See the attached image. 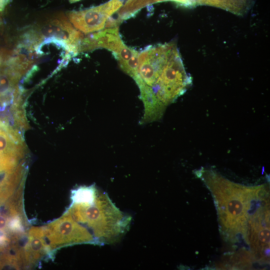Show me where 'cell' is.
<instances>
[{
	"instance_id": "obj_3",
	"label": "cell",
	"mask_w": 270,
	"mask_h": 270,
	"mask_svg": "<svg viewBox=\"0 0 270 270\" xmlns=\"http://www.w3.org/2000/svg\"><path fill=\"white\" fill-rule=\"evenodd\" d=\"M50 250L79 244H96L90 231L66 212L61 218L42 228Z\"/></svg>"
},
{
	"instance_id": "obj_9",
	"label": "cell",
	"mask_w": 270,
	"mask_h": 270,
	"mask_svg": "<svg viewBox=\"0 0 270 270\" xmlns=\"http://www.w3.org/2000/svg\"><path fill=\"white\" fill-rule=\"evenodd\" d=\"M175 2L184 6H195L194 0H170Z\"/></svg>"
},
{
	"instance_id": "obj_2",
	"label": "cell",
	"mask_w": 270,
	"mask_h": 270,
	"mask_svg": "<svg viewBox=\"0 0 270 270\" xmlns=\"http://www.w3.org/2000/svg\"><path fill=\"white\" fill-rule=\"evenodd\" d=\"M72 202L67 212L91 230L97 244L113 242L127 230L130 217L122 212L108 194L94 187L80 188L72 192Z\"/></svg>"
},
{
	"instance_id": "obj_10",
	"label": "cell",
	"mask_w": 270,
	"mask_h": 270,
	"mask_svg": "<svg viewBox=\"0 0 270 270\" xmlns=\"http://www.w3.org/2000/svg\"><path fill=\"white\" fill-rule=\"evenodd\" d=\"M70 0V3H73V2H75L80 1V0Z\"/></svg>"
},
{
	"instance_id": "obj_1",
	"label": "cell",
	"mask_w": 270,
	"mask_h": 270,
	"mask_svg": "<svg viewBox=\"0 0 270 270\" xmlns=\"http://www.w3.org/2000/svg\"><path fill=\"white\" fill-rule=\"evenodd\" d=\"M132 78L144 104L142 124L160 120L166 106L182 95L192 82L172 42L151 46L140 52Z\"/></svg>"
},
{
	"instance_id": "obj_4",
	"label": "cell",
	"mask_w": 270,
	"mask_h": 270,
	"mask_svg": "<svg viewBox=\"0 0 270 270\" xmlns=\"http://www.w3.org/2000/svg\"><path fill=\"white\" fill-rule=\"evenodd\" d=\"M122 6V0H110L86 10L72 11L68 14L72 24L86 34L99 32L105 28L111 16Z\"/></svg>"
},
{
	"instance_id": "obj_7",
	"label": "cell",
	"mask_w": 270,
	"mask_h": 270,
	"mask_svg": "<svg viewBox=\"0 0 270 270\" xmlns=\"http://www.w3.org/2000/svg\"><path fill=\"white\" fill-rule=\"evenodd\" d=\"M167 0H128L116 12L118 16L116 20L121 23L123 20L130 18L146 6Z\"/></svg>"
},
{
	"instance_id": "obj_6",
	"label": "cell",
	"mask_w": 270,
	"mask_h": 270,
	"mask_svg": "<svg viewBox=\"0 0 270 270\" xmlns=\"http://www.w3.org/2000/svg\"><path fill=\"white\" fill-rule=\"evenodd\" d=\"M196 5L213 6L237 15H243L248 10L250 0H194Z\"/></svg>"
},
{
	"instance_id": "obj_5",
	"label": "cell",
	"mask_w": 270,
	"mask_h": 270,
	"mask_svg": "<svg viewBox=\"0 0 270 270\" xmlns=\"http://www.w3.org/2000/svg\"><path fill=\"white\" fill-rule=\"evenodd\" d=\"M26 147L18 130L0 120V172H8L20 164Z\"/></svg>"
},
{
	"instance_id": "obj_8",
	"label": "cell",
	"mask_w": 270,
	"mask_h": 270,
	"mask_svg": "<svg viewBox=\"0 0 270 270\" xmlns=\"http://www.w3.org/2000/svg\"><path fill=\"white\" fill-rule=\"evenodd\" d=\"M227 200L228 202L226 204H226L224 206L226 208L228 216L232 218H235V220L237 218L242 217V214H244L245 212H243L244 204L242 202L240 196L238 197V195L236 194Z\"/></svg>"
}]
</instances>
